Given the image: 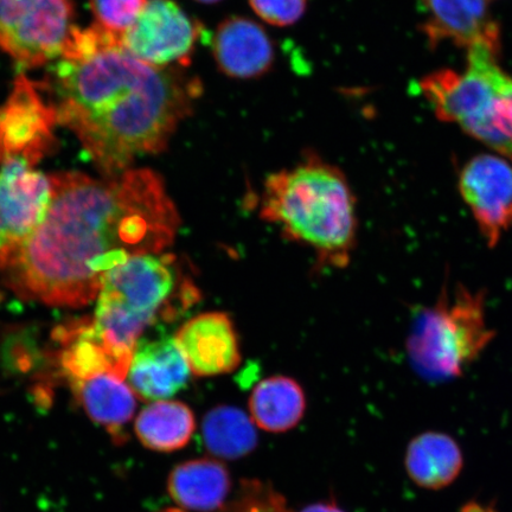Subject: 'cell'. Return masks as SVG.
Here are the masks:
<instances>
[{
    "label": "cell",
    "mask_w": 512,
    "mask_h": 512,
    "mask_svg": "<svg viewBox=\"0 0 512 512\" xmlns=\"http://www.w3.org/2000/svg\"><path fill=\"white\" fill-rule=\"evenodd\" d=\"M50 178L46 220L5 271L6 286L21 299L78 309L98 297L107 272L134 255L158 254L175 239L176 208L151 170Z\"/></svg>",
    "instance_id": "1"
},
{
    "label": "cell",
    "mask_w": 512,
    "mask_h": 512,
    "mask_svg": "<svg viewBox=\"0 0 512 512\" xmlns=\"http://www.w3.org/2000/svg\"><path fill=\"white\" fill-rule=\"evenodd\" d=\"M42 87L106 177L163 151L203 94L187 69L150 66L123 46L62 59Z\"/></svg>",
    "instance_id": "2"
},
{
    "label": "cell",
    "mask_w": 512,
    "mask_h": 512,
    "mask_svg": "<svg viewBox=\"0 0 512 512\" xmlns=\"http://www.w3.org/2000/svg\"><path fill=\"white\" fill-rule=\"evenodd\" d=\"M261 216L320 260L347 266L357 236L356 200L341 170L311 156L267 178Z\"/></svg>",
    "instance_id": "3"
},
{
    "label": "cell",
    "mask_w": 512,
    "mask_h": 512,
    "mask_svg": "<svg viewBox=\"0 0 512 512\" xmlns=\"http://www.w3.org/2000/svg\"><path fill=\"white\" fill-rule=\"evenodd\" d=\"M483 290L446 283L437 302L416 315L407 339L412 366L427 380L456 379L494 341Z\"/></svg>",
    "instance_id": "4"
},
{
    "label": "cell",
    "mask_w": 512,
    "mask_h": 512,
    "mask_svg": "<svg viewBox=\"0 0 512 512\" xmlns=\"http://www.w3.org/2000/svg\"><path fill=\"white\" fill-rule=\"evenodd\" d=\"M175 288L169 258L132 256L101 280L91 322L94 335L117 360L130 364L139 337L170 304Z\"/></svg>",
    "instance_id": "5"
},
{
    "label": "cell",
    "mask_w": 512,
    "mask_h": 512,
    "mask_svg": "<svg viewBox=\"0 0 512 512\" xmlns=\"http://www.w3.org/2000/svg\"><path fill=\"white\" fill-rule=\"evenodd\" d=\"M501 49L477 44L467 49L464 73L441 69L419 83L420 91L444 123L458 124L471 136L489 117L509 74L499 67Z\"/></svg>",
    "instance_id": "6"
},
{
    "label": "cell",
    "mask_w": 512,
    "mask_h": 512,
    "mask_svg": "<svg viewBox=\"0 0 512 512\" xmlns=\"http://www.w3.org/2000/svg\"><path fill=\"white\" fill-rule=\"evenodd\" d=\"M73 0H0V49L19 66L61 56L72 30Z\"/></svg>",
    "instance_id": "7"
},
{
    "label": "cell",
    "mask_w": 512,
    "mask_h": 512,
    "mask_svg": "<svg viewBox=\"0 0 512 512\" xmlns=\"http://www.w3.org/2000/svg\"><path fill=\"white\" fill-rule=\"evenodd\" d=\"M53 183L24 160L0 166V272L8 270L17 254L46 220Z\"/></svg>",
    "instance_id": "8"
},
{
    "label": "cell",
    "mask_w": 512,
    "mask_h": 512,
    "mask_svg": "<svg viewBox=\"0 0 512 512\" xmlns=\"http://www.w3.org/2000/svg\"><path fill=\"white\" fill-rule=\"evenodd\" d=\"M203 27L174 0H147L123 35V47L138 60L158 68L187 69Z\"/></svg>",
    "instance_id": "9"
},
{
    "label": "cell",
    "mask_w": 512,
    "mask_h": 512,
    "mask_svg": "<svg viewBox=\"0 0 512 512\" xmlns=\"http://www.w3.org/2000/svg\"><path fill=\"white\" fill-rule=\"evenodd\" d=\"M57 114L42 86L19 76L0 106V164L24 160L34 166L54 149Z\"/></svg>",
    "instance_id": "10"
},
{
    "label": "cell",
    "mask_w": 512,
    "mask_h": 512,
    "mask_svg": "<svg viewBox=\"0 0 512 512\" xmlns=\"http://www.w3.org/2000/svg\"><path fill=\"white\" fill-rule=\"evenodd\" d=\"M458 189L486 245L495 248L512 224V165L482 153L459 171Z\"/></svg>",
    "instance_id": "11"
},
{
    "label": "cell",
    "mask_w": 512,
    "mask_h": 512,
    "mask_svg": "<svg viewBox=\"0 0 512 512\" xmlns=\"http://www.w3.org/2000/svg\"><path fill=\"white\" fill-rule=\"evenodd\" d=\"M211 50L220 72L236 80L266 75L275 60L274 44L260 24L246 17H229L211 37Z\"/></svg>",
    "instance_id": "12"
},
{
    "label": "cell",
    "mask_w": 512,
    "mask_h": 512,
    "mask_svg": "<svg viewBox=\"0 0 512 512\" xmlns=\"http://www.w3.org/2000/svg\"><path fill=\"white\" fill-rule=\"evenodd\" d=\"M427 12L422 25L431 47L451 41L467 49L485 44L501 49V30L486 0H420Z\"/></svg>",
    "instance_id": "13"
},
{
    "label": "cell",
    "mask_w": 512,
    "mask_h": 512,
    "mask_svg": "<svg viewBox=\"0 0 512 512\" xmlns=\"http://www.w3.org/2000/svg\"><path fill=\"white\" fill-rule=\"evenodd\" d=\"M175 339L197 376L232 373L241 362L238 337L224 313H203L190 319Z\"/></svg>",
    "instance_id": "14"
},
{
    "label": "cell",
    "mask_w": 512,
    "mask_h": 512,
    "mask_svg": "<svg viewBox=\"0 0 512 512\" xmlns=\"http://www.w3.org/2000/svg\"><path fill=\"white\" fill-rule=\"evenodd\" d=\"M190 371L176 339L160 336L138 342L127 375L139 398L160 401L187 387Z\"/></svg>",
    "instance_id": "15"
},
{
    "label": "cell",
    "mask_w": 512,
    "mask_h": 512,
    "mask_svg": "<svg viewBox=\"0 0 512 512\" xmlns=\"http://www.w3.org/2000/svg\"><path fill=\"white\" fill-rule=\"evenodd\" d=\"M76 399L96 424L110 433L115 443H125L126 426L136 412L137 401L123 379L102 373L91 379L70 383Z\"/></svg>",
    "instance_id": "16"
},
{
    "label": "cell",
    "mask_w": 512,
    "mask_h": 512,
    "mask_svg": "<svg viewBox=\"0 0 512 512\" xmlns=\"http://www.w3.org/2000/svg\"><path fill=\"white\" fill-rule=\"evenodd\" d=\"M232 489L229 471L213 459H195L179 464L170 473L168 491L181 507L200 512L219 510Z\"/></svg>",
    "instance_id": "17"
},
{
    "label": "cell",
    "mask_w": 512,
    "mask_h": 512,
    "mask_svg": "<svg viewBox=\"0 0 512 512\" xmlns=\"http://www.w3.org/2000/svg\"><path fill=\"white\" fill-rule=\"evenodd\" d=\"M463 453L450 435L427 432L411 441L406 469L416 485L440 490L452 484L463 469Z\"/></svg>",
    "instance_id": "18"
},
{
    "label": "cell",
    "mask_w": 512,
    "mask_h": 512,
    "mask_svg": "<svg viewBox=\"0 0 512 512\" xmlns=\"http://www.w3.org/2000/svg\"><path fill=\"white\" fill-rule=\"evenodd\" d=\"M305 409L302 387L285 376H274L260 382L249 399L254 424L272 433L292 430L303 419Z\"/></svg>",
    "instance_id": "19"
},
{
    "label": "cell",
    "mask_w": 512,
    "mask_h": 512,
    "mask_svg": "<svg viewBox=\"0 0 512 512\" xmlns=\"http://www.w3.org/2000/svg\"><path fill=\"white\" fill-rule=\"evenodd\" d=\"M196 430L195 415L179 401H156L139 413L134 425L145 447L157 452H174L188 445Z\"/></svg>",
    "instance_id": "20"
},
{
    "label": "cell",
    "mask_w": 512,
    "mask_h": 512,
    "mask_svg": "<svg viewBox=\"0 0 512 512\" xmlns=\"http://www.w3.org/2000/svg\"><path fill=\"white\" fill-rule=\"evenodd\" d=\"M202 435L207 450L223 459H238L258 444L253 420L235 407H216L204 416Z\"/></svg>",
    "instance_id": "21"
},
{
    "label": "cell",
    "mask_w": 512,
    "mask_h": 512,
    "mask_svg": "<svg viewBox=\"0 0 512 512\" xmlns=\"http://www.w3.org/2000/svg\"><path fill=\"white\" fill-rule=\"evenodd\" d=\"M0 360L12 373H29L41 361L36 339L29 330L16 331L5 338L0 349Z\"/></svg>",
    "instance_id": "22"
},
{
    "label": "cell",
    "mask_w": 512,
    "mask_h": 512,
    "mask_svg": "<svg viewBox=\"0 0 512 512\" xmlns=\"http://www.w3.org/2000/svg\"><path fill=\"white\" fill-rule=\"evenodd\" d=\"M147 0H92L96 23L123 36L144 9Z\"/></svg>",
    "instance_id": "23"
},
{
    "label": "cell",
    "mask_w": 512,
    "mask_h": 512,
    "mask_svg": "<svg viewBox=\"0 0 512 512\" xmlns=\"http://www.w3.org/2000/svg\"><path fill=\"white\" fill-rule=\"evenodd\" d=\"M228 512H291L283 496L270 485L252 480L241 486L239 496L228 507Z\"/></svg>",
    "instance_id": "24"
},
{
    "label": "cell",
    "mask_w": 512,
    "mask_h": 512,
    "mask_svg": "<svg viewBox=\"0 0 512 512\" xmlns=\"http://www.w3.org/2000/svg\"><path fill=\"white\" fill-rule=\"evenodd\" d=\"M255 15L273 27H291L302 19L309 0H248Z\"/></svg>",
    "instance_id": "25"
},
{
    "label": "cell",
    "mask_w": 512,
    "mask_h": 512,
    "mask_svg": "<svg viewBox=\"0 0 512 512\" xmlns=\"http://www.w3.org/2000/svg\"><path fill=\"white\" fill-rule=\"evenodd\" d=\"M302 512H344L336 503H317L305 508Z\"/></svg>",
    "instance_id": "26"
},
{
    "label": "cell",
    "mask_w": 512,
    "mask_h": 512,
    "mask_svg": "<svg viewBox=\"0 0 512 512\" xmlns=\"http://www.w3.org/2000/svg\"><path fill=\"white\" fill-rule=\"evenodd\" d=\"M195 2L202 4H216L222 2V0H195Z\"/></svg>",
    "instance_id": "27"
}]
</instances>
